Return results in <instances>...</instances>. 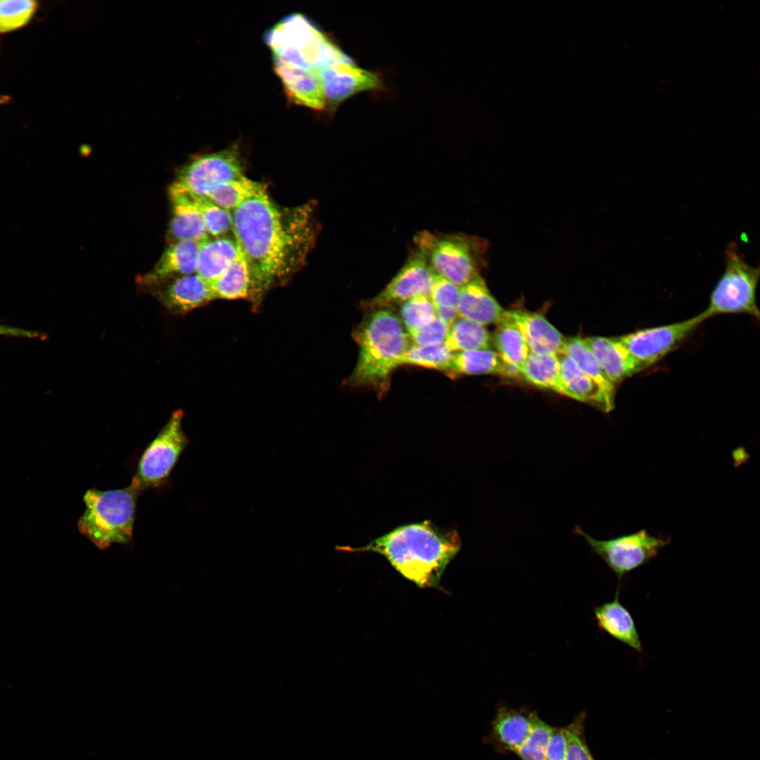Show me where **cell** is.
Returning a JSON list of instances; mask_svg holds the SVG:
<instances>
[{
    "label": "cell",
    "instance_id": "obj_28",
    "mask_svg": "<svg viewBox=\"0 0 760 760\" xmlns=\"http://www.w3.org/2000/svg\"><path fill=\"white\" fill-rule=\"evenodd\" d=\"M265 192L267 191L263 184L243 175L218 184L206 198L232 213L247 200Z\"/></svg>",
    "mask_w": 760,
    "mask_h": 760
},
{
    "label": "cell",
    "instance_id": "obj_35",
    "mask_svg": "<svg viewBox=\"0 0 760 760\" xmlns=\"http://www.w3.org/2000/svg\"><path fill=\"white\" fill-rule=\"evenodd\" d=\"M554 727L538 715L526 740L515 753L521 760H547V749Z\"/></svg>",
    "mask_w": 760,
    "mask_h": 760
},
{
    "label": "cell",
    "instance_id": "obj_40",
    "mask_svg": "<svg viewBox=\"0 0 760 760\" xmlns=\"http://www.w3.org/2000/svg\"><path fill=\"white\" fill-rule=\"evenodd\" d=\"M547 760H566V741L564 727H554L547 746Z\"/></svg>",
    "mask_w": 760,
    "mask_h": 760
},
{
    "label": "cell",
    "instance_id": "obj_27",
    "mask_svg": "<svg viewBox=\"0 0 760 760\" xmlns=\"http://www.w3.org/2000/svg\"><path fill=\"white\" fill-rule=\"evenodd\" d=\"M492 340L483 324L458 317L450 326L444 344L452 353L489 348Z\"/></svg>",
    "mask_w": 760,
    "mask_h": 760
},
{
    "label": "cell",
    "instance_id": "obj_3",
    "mask_svg": "<svg viewBox=\"0 0 760 760\" xmlns=\"http://www.w3.org/2000/svg\"><path fill=\"white\" fill-rule=\"evenodd\" d=\"M359 357L348 383L354 386L383 387L410 345L400 319L386 308L373 309L355 331Z\"/></svg>",
    "mask_w": 760,
    "mask_h": 760
},
{
    "label": "cell",
    "instance_id": "obj_29",
    "mask_svg": "<svg viewBox=\"0 0 760 760\" xmlns=\"http://www.w3.org/2000/svg\"><path fill=\"white\" fill-rule=\"evenodd\" d=\"M502 360L490 348L453 353L448 372L459 374H499Z\"/></svg>",
    "mask_w": 760,
    "mask_h": 760
},
{
    "label": "cell",
    "instance_id": "obj_32",
    "mask_svg": "<svg viewBox=\"0 0 760 760\" xmlns=\"http://www.w3.org/2000/svg\"><path fill=\"white\" fill-rule=\"evenodd\" d=\"M453 353L444 343L433 346L410 345L400 360V365L407 364L448 371Z\"/></svg>",
    "mask_w": 760,
    "mask_h": 760
},
{
    "label": "cell",
    "instance_id": "obj_31",
    "mask_svg": "<svg viewBox=\"0 0 760 760\" xmlns=\"http://www.w3.org/2000/svg\"><path fill=\"white\" fill-rule=\"evenodd\" d=\"M562 353H565L573 359L585 374L604 390L612 394L615 393V384L605 375L583 338L572 337L565 339Z\"/></svg>",
    "mask_w": 760,
    "mask_h": 760
},
{
    "label": "cell",
    "instance_id": "obj_19",
    "mask_svg": "<svg viewBox=\"0 0 760 760\" xmlns=\"http://www.w3.org/2000/svg\"><path fill=\"white\" fill-rule=\"evenodd\" d=\"M583 340L605 375L614 384L645 369L631 355L618 338L595 336Z\"/></svg>",
    "mask_w": 760,
    "mask_h": 760
},
{
    "label": "cell",
    "instance_id": "obj_42",
    "mask_svg": "<svg viewBox=\"0 0 760 760\" xmlns=\"http://www.w3.org/2000/svg\"><path fill=\"white\" fill-rule=\"evenodd\" d=\"M435 308L436 317L447 324L449 327L458 317L457 307H436Z\"/></svg>",
    "mask_w": 760,
    "mask_h": 760
},
{
    "label": "cell",
    "instance_id": "obj_30",
    "mask_svg": "<svg viewBox=\"0 0 760 760\" xmlns=\"http://www.w3.org/2000/svg\"><path fill=\"white\" fill-rule=\"evenodd\" d=\"M494 335L497 353L506 363L521 367L530 353L528 347L518 329L505 317L497 323Z\"/></svg>",
    "mask_w": 760,
    "mask_h": 760
},
{
    "label": "cell",
    "instance_id": "obj_33",
    "mask_svg": "<svg viewBox=\"0 0 760 760\" xmlns=\"http://www.w3.org/2000/svg\"><path fill=\"white\" fill-rule=\"evenodd\" d=\"M39 2L32 0H0V34L26 25L34 17Z\"/></svg>",
    "mask_w": 760,
    "mask_h": 760
},
{
    "label": "cell",
    "instance_id": "obj_15",
    "mask_svg": "<svg viewBox=\"0 0 760 760\" xmlns=\"http://www.w3.org/2000/svg\"><path fill=\"white\" fill-rule=\"evenodd\" d=\"M272 58L274 71L289 101L316 110L327 108L322 84L316 72L294 67L278 58Z\"/></svg>",
    "mask_w": 760,
    "mask_h": 760
},
{
    "label": "cell",
    "instance_id": "obj_25",
    "mask_svg": "<svg viewBox=\"0 0 760 760\" xmlns=\"http://www.w3.org/2000/svg\"><path fill=\"white\" fill-rule=\"evenodd\" d=\"M521 377L536 387L562 394L558 355L530 353L521 367Z\"/></svg>",
    "mask_w": 760,
    "mask_h": 760
},
{
    "label": "cell",
    "instance_id": "obj_43",
    "mask_svg": "<svg viewBox=\"0 0 760 760\" xmlns=\"http://www.w3.org/2000/svg\"><path fill=\"white\" fill-rule=\"evenodd\" d=\"M500 374L507 377H521V367L511 363L502 362Z\"/></svg>",
    "mask_w": 760,
    "mask_h": 760
},
{
    "label": "cell",
    "instance_id": "obj_41",
    "mask_svg": "<svg viewBox=\"0 0 760 760\" xmlns=\"http://www.w3.org/2000/svg\"><path fill=\"white\" fill-rule=\"evenodd\" d=\"M0 335L13 337H22L27 338L44 339L45 334L36 331L14 327L0 324Z\"/></svg>",
    "mask_w": 760,
    "mask_h": 760
},
{
    "label": "cell",
    "instance_id": "obj_38",
    "mask_svg": "<svg viewBox=\"0 0 760 760\" xmlns=\"http://www.w3.org/2000/svg\"><path fill=\"white\" fill-rule=\"evenodd\" d=\"M449 329V326L436 317L428 324L408 331L410 338L415 345L433 346L444 342Z\"/></svg>",
    "mask_w": 760,
    "mask_h": 760
},
{
    "label": "cell",
    "instance_id": "obj_24",
    "mask_svg": "<svg viewBox=\"0 0 760 760\" xmlns=\"http://www.w3.org/2000/svg\"><path fill=\"white\" fill-rule=\"evenodd\" d=\"M240 252L236 241L227 238H208L201 243L196 273L210 283L226 270Z\"/></svg>",
    "mask_w": 760,
    "mask_h": 760
},
{
    "label": "cell",
    "instance_id": "obj_12",
    "mask_svg": "<svg viewBox=\"0 0 760 760\" xmlns=\"http://www.w3.org/2000/svg\"><path fill=\"white\" fill-rule=\"evenodd\" d=\"M434 274L424 255L414 248L390 282L364 305L372 310L386 308L417 296H429Z\"/></svg>",
    "mask_w": 760,
    "mask_h": 760
},
{
    "label": "cell",
    "instance_id": "obj_20",
    "mask_svg": "<svg viewBox=\"0 0 760 760\" xmlns=\"http://www.w3.org/2000/svg\"><path fill=\"white\" fill-rule=\"evenodd\" d=\"M201 242L176 241L162 255L153 268L142 277L141 284L155 286L169 279L196 272Z\"/></svg>",
    "mask_w": 760,
    "mask_h": 760
},
{
    "label": "cell",
    "instance_id": "obj_16",
    "mask_svg": "<svg viewBox=\"0 0 760 760\" xmlns=\"http://www.w3.org/2000/svg\"><path fill=\"white\" fill-rule=\"evenodd\" d=\"M503 317L518 329L530 353L537 355L562 353L565 338L541 315L516 310L505 311Z\"/></svg>",
    "mask_w": 760,
    "mask_h": 760
},
{
    "label": "cell",
    "instance_id": "obj_2",
    "mask_svg": "<svg viewBox=\"0 0 760 760\" xmlns=\"http://www.w3.org/2000/svg\"><path fill=\"white\" fill-rule=\"evenodd\" d=\"M460 547L457 531L424 521L398 526L363 547L343 550L379 553L418 586L436 588Z\"/></svg>",
    "mask_w": 760,
    "mask_h": 760
},
{
    "label": "cell",
    "instance_id": "obj_22",
    "mask_svg": "<svg viewBox=\"0 0 760 760\" xmlns=\"http://www.w3.org/2000/svg\"><path fill=\"white\" fill-rule=\"evenodd\" d=\"M457 310L458 317L484 326L498 323L505 312L480 275L460 287Z\"/></svg>",
    "mask_w": 760,
    "mask_h": 760
},
{
    "label": "cell",
    "instance_id": "obj_7",
    "mask_svg": "<svg viewBox=\"0 0 760 760\" xmlns=\"http://www.w3.org/2000/svg\"><path fill=\"white\" fill-rule=\"evenodd\" d=\"M759 268L749 265L735 242L726 248L724 272L710 295L706 319L721 314L743 313L759 318L756 290Z\"/></svg>",
    "mask_w": 760,
    "mask_h": 760
},
{
    "label": "cell",
    "instance_id": "obj_9",
    "mask_svg": "<svg viewBox=\"0 0 760 760\" xmlns=\"http://www.w3.org/2000/svg\"><path fill=\"white\" fill-rule=\"evenodd\" d=\"M182 410L175 411L144 451L133 477L142 491L164 482L189 444L182 428Z\"/></svg>",
    "mask_w": 760,
    "mask_h": 760
},
{
    "label": "cell",
    "instance_id": "obj_4",
    "mask_svg": "<svg viewBox=\"0 0 760 760\" xmlns=\"http://www.w3.org/2000/svg\"><path fill=\"white\" fill-rule=\"evenodd\" d=\"M141 491L134 478L124 488L87 490L83 496L85 510L77 522L79 531L100 550L114 543L129 544L132 538L137 500Z\"/></svg>",
    "mask_w": 760,
    "mask_h": 760
},
{
    "label": "cell",
    "instance_id": "obj_26",
    "mask_svg": "<svg viewBox=\"0 0 760 760\" xmlns=\"http://www.w3.org/2000/svg\"><path fill=\"white\" fill-rule=\"evenodd\" d=\"M210 284L215 298L232 300L245 298L249 296L251 272L241 251L226 270Z\"/></svg>",
    "mask_w": 760,
    "mask_h": 760
},
{
    "label": "cell",
    "instance_id": "obj_6",
    "mask_svg": "<svg viewBox=\"0 0 760 760\" xmlns=\"http://www.w3.org/2000/svg\"><path fill=\"white\" fill-rule=\"evenodd\" d=\"M413 241L433 272L459 287L479 275L488 248L483 238L462 233L421 231Z\"/></svg>",
    "mask_w": 760,
    "mask_h": 760
},
{
    "label": "cell",
    "instance_id": "obj_37",
    "mask_svg": "<svg viewBox=\"0 0 760 760\" xmlns=\"http://www.w3.org/2000/svg\"><path fill=\"white\" fill-rule=\"evenodd\" d=\"M586 714L582 711L564 727L566 741V760H595L588 746L585 735Z\"/></svg>",
    "mask_w": 760,
    "mask_h": 760
},
{
    "label": "cell",
    "instance_id": "obj_36",
    "mask_svg": "<svg viewBox=\"0 0 760 760\" xmlns=\"http://www.w3.org/2000/svg\"><path fill=\"white\" fill-rule=\"evenodd\" d=\"M191 195L202 217L208 234L217 236L232 228L231 212L222 208L205 197Z\"/></svg>",
    "mask_w": 760,
    "mask_h": 760
},
{
    "label": "cell",
    "instance_id": "obj_21",
    "mask_svg": "<svg viewBox=\"0 0 760 760\" xmlns=\"http://www.w3.org/2000/svg\"><path fill=\"white\" fill-rule=\"evenodd\" d=\"M172 215L170 234L176 241L192 240L202 242L208 239L202 217L192 196L173 183L169 189Z\"/></svg>",
    "mask_w": 760,
    "mask_h": 760
},
{
    "label": "cell",
    "instance_id": "obj_1",
    "mask_svg": "<svg viewBox=\"0 0 760 760\" xmlns=\"http://www.w3.org/2000/svg\"><path fill=\"white\" fill-rule=\"evenodd\" d=\"M310 208L281 209L265 192L232 212L235 241L251 272L253 300L303 264L314 238Z\"/></svg>",
    "mask_w": 760,
    "mask_h": 760
},
{
    "label": "cell",
    "instance_id": "obj_17",
    "mask_svg": "<svg viewBox=\"0 0 760 760\" xmlns=\"http://www.w3.org/2000/svg\"><path fill=\"white\" fill-rule=\"evenodd\" d=\"M560 362L562 395L595 407L603 412L614 407V394L604 390L585 374L565 353L558 355Z\"/></svg>",
    "mask_w": 760,
    "mask_h": 760
},
{
    "label": "cell",
    "instance_id": "obj_8",
    "mask_svg": "<svg viewBox=\"0 0 760 760\" xmlns=\"http://www.w3.org/2000/svg\"><path fill=\"white\" fill-rule=\"evenodd\" d=\"M574 531L586 540L616 574L619 581L628 573L649 562L670 542L669 538L653 536L645 529L603 540L590 536L580 526H576Z\"/></svg>",
    "mask_w": 760,
    "mask_h": 760
},
{
    "label": "cell",
    "instance_id": "obj_39",
    "mask_svg": "<svg viewBox=\"0 0 760 760\" xmlns=\"http://www.w3.org/2000/svg\"><path fill=\"white\" fill-rule=\"evenodd\" d=\"M460 287L435 273L429 297L436 307H457Z\"/></svg>",
    "mask_w": 760,
    "mask_h": 760
},
{
    "label": "cell",
    "instance_id": "obj_18",
    "mask_svg": "<svg viewBox=\"0 0 760 760\" xmlns=\"http://www.w3.org/2000/svg\"><path fill=\"white\" fill-rule=\"evenodd\" d=\"M537 716L534 711L500 704L491 725L490 742L500 751L515 754L528 736Z\"/></svg>",
    "mask_w": 760,
    "mask_h": 760
},
{
    "label": "cell",
    "instance_id": "obj_34",
    "mask_svg": "<svg viewBox=\"0 0 760 760\" xmlns=\"http://www.w3.org/2000/svg\"><path fill=\"white\" fill-rule=\"evenodd\" d=\"M400 320L407 332L430 323L436 317V308L429 296H417L401 303Z\"/></svg>",
    "mask_w": 760,
    "mask_h": 760
},
{
    "label": "cell",
    "instance_id": "obj_11",
    "mask_svg": "<svg viewBox=\"0 0 760 760\" xmlns=\"http://www.w3.org/2000/svg\"><path fill=\"white\" fill-rule=\"evenodd\" d=\"M706 319L701 312L681 322L640 329L617 338L631 355L647 368L677 347Z\"/></svg>",
    "mask_w": 760,
    "mask_h": 760
},
{
    "label": "cell",
    "instance_id": "obj_14",
    "mask_svg": "<svg viewBox=\"0 0 760 760\" xmlns=\"http://www.w3.org/2000/svg\"><path fill=\"white\" fill-rule=\"evenodd\" d=\"M155 286H158V299L174 313H186L215 299L210 284L197 274L175 277Z\"/></svg>",
    "mask_w": 760,
    "mask_h": 760
},
{
    "label": "cell",
    "instance_id": "obj_13",
    "mask_svg": "<svg viewBox=\"0 0 760 760\" xmlns=\"http://www.w3.org/2000/svg\"><path fill=\"white\" fill-rule=\"evenodd\" d=\"M327 107L334 108L349 97L382 87L376 74L356 66L348 58L332 61L317 70Z\"/></svg>",
    "mask_w": 760,
    "mask_h": 760
},
{
    "label": "cell",
    "instance_id": "obj_10",
    "mask_svg": "<svg viewBox=\"0 0 760 760\" xmlns=\"http://www.w3.org/2000/svg\"><path fill=\"white\" fill-rule=\"evenodd\" d=\"M243 176L236 146L196 156L179 172L174 182L189 194L207 197L218 184Z\"/></svg>",
    "mask_w": 760,
    "mask_h": 760
},
{
    "label": "cell",
    "instance_id": "obj_44",
    "mask_svg": "<svg viewBox=\"0 0 760 760\" xmlns=\"http://www.w3.org/2000/svg\"><path fill=\"white\" fill-rule=\"evenodd\" d=\"M11 98L8 95L0 94V105H4L9 103Z\"/></svg>",
    "mask_w": 760,
    "mask_h": 760
},
{
    "label": "cell",
    "instance_id": "obj_23",
    "mask_svg": "<svg viewBox=\"0 0 760 760\" xmlns=\"http://www.w3.org/2000/svg\"><path fill=\"white\" fill-rule=\"evenodd\" d=\"M598 627L616 640L641 652L642 645L634 619L621 603L619 591L614 599L594 609Z\"/></svg>",
    "mask_w": 760,
    "mask_h": 760
},
{
    "label": "cell",
    "instance_id": "obj_5",
    "mask_svg": "<svg viewBox=\"0 0 760 760\" xmlns=\"http://www.w3.org/2000/svg\"><path fill=\"white\" fill-rule=\"evenodd\" d=\"M272 57L303 70H317L348 56L310 19L300 13L283 18L265 34Z\"/></svg>",
    "mask_w": 760,
    "mask_h": 760
}]
</instances>
